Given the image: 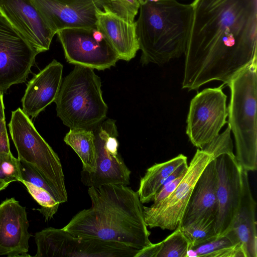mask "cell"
<instances>
[{
	"label": "cell",
	"mask_w": 257,
	"mask_h": 257,
	"mask_svg": "<svg viewBox=\"0 0 257 257\" xmlns=\"http://www.w3.org/2000/svg\"><path fill=\"white\" fill-rule=\"evenodd\" d=\"M182 89L227 84L257 58V0H194Z\"/></svg>",
	"instance_id": "1"
},
{
	"label": "cell",
	"mask_w": 257,
	"mask_h": 257,
	"mask_svg": "<svg viewBox=\"0 0 257 257\" xmlns=\"http://www.w3.org/2000/svg\"><path fill=\"white\" fill-rule=\"evenodd\" d=\"M89 208L76 214L63 228L84 237L122 243L140 250L152 244L137 192L122 185L90 187Z\"/></svg>",
	"instance_id": "2"
},
{
	"label": "cell",
	"mask_w": 257,
	"mask_h": 257,
	"mask_svg": "<svg viewBox=\"0 0 257 257\" xmlns=\"http://www.w3.org/2000/svg\"><path fill=\"white\" fill-rule=\"evenodd\" d=\"M135 22L143 65H162L184 54L191 28L192 4L177 0L140 1Z\"/></svg>",
	"instance_id": "3"
},
{
	"label": "cell",
	"mask_w": 257,
	"mask_h": 257,
	"mask_svg": "<svg viewBox=\"0 0 257 257\" xmlns=\"http://www.w3.org/2000/svg\"><path fill=\"white\" fill-rule=\"evenodd\" d=\"M256 63L255 58L227 84L230 89L228 124L235 140V157L247 172L257 169Z\"/></svg>",
	"instance_id": "4"
},
{
	"label": "cell",
	"mask_w": 257,
	"mask_h": 257,
	"mask_svg": "<svg viewBox=\"0 0 257 257\" xmlns=\"http://www.w3.org/2000/svg\"><path fill=\"white\" fill-rule=\"evenodd\" d=\"M93 70L75 65L62 80L54 102L57 116L70 129H92L106 116L101 80Z\"/></svg>",
	"instance_id": "5"
},
{
	"label": "cell",
	"mask_w": 257,
	"mask_h": 257,
	"mask_svg": "<svg viewBox=\"0 0 257 257\" xmlns=\"http://www.w3.org/2000/svg\"><path fill=\"white\" fill-rule=\"evenodd\" d=\"M9 127L18 159L38 172L52 190L57 201L60 203L67 201L60 160L38 132L29 116L21 108H17L12 112Z\"/></svg>",
	"instance_id": "6"
},
{
	"label": "cell",
	"mask_w": 257,
	"mask_h": 257,
	"mask_svg": "<svg viewBox=\"0 0 257 257\" xmlns=\"http://www.w3.org/2000/svg\"><path fill=\"white\" fill-rule=\"evenodd\" d=\"M36 257H135L139 250L122 243L74 235L63 228L36 232Z\"/></svg>",
	"instance_id": "7"
},
{
	"label": "cell",
	"mask_w": 257,
	"mask_h": 257,
	"mask_svg": "<svg viewBox=\"0 0 257 257\" xmlns=\"http://www.w3.org/2000/svg\"><path fill=\"white\" fill-rule=\"evenodd\" d=\"M213 159V154L205 149L197 150L175 190L159 203L143 207L148 226L151 228L159 227L163 230H174L180 225L198 179Z\"/></svg>",
	"instance_id": "8"
},
{
	"label": "cell",
	"mask_w": 257,
	"mask_h": 257,
	"mask_svg": "<svg viewBox=\"0 0 257 257\" xmlns=\"http://www.w3.org/2000/svg\"><path fill=\"white\" fill-rule=\"evenodd\" d=\"M223 85L203 89L191 100L186 134L193 146L199 149L215 139L227 122V96L222 91Z\"/></svg>",
	"instance_id": "9"
},
{
	"label": "cell",
	"mask_w": 257,
	"mask_h": 257,
	"mask_svg": "<svg viewBox=\"0 0 257 257\" xmlns=\"http://www.w3.org/2000/svg\"><path fill=\"white\" fill-rule=\"evenodd\" d=\"M115 122L109 118L92 128L95 135L96 168L92 173H81L82 181L89 187L130 184L131 171L118 153V132Z\"/></svg>",
	"instance_id": "10"
},
{
	"label": "cell",
	"mask_w": 257,
	"mask_h": 257,
	"mask_svg": "<svg viewBox=\"0 0 257 257\" xmlns=\"http://www.w3.org/2000/svg\"><path fill=\"white\" fill-rule=\"evenodd\" d=\"M39 53L0 13V90L25 82Z\"/></svg>",
	"instance_id": "11"
},
{
	"label": "cell",
	"mask_w": 257,
	"mask_h": 257,
	"mask_svg": "<svg viewBox=\"0 0 257 257\" xmlns=\"http://www.w3.org/2000/svg\"><path fill=\"white\" fill-rule=\"evenodd\" d=\"M96 28H66L56 33L67 61L104 70L115 65L118 57L106 39L99 41L93 36Z\"/></svg>",
	"instance_id": "12"
},
{
	"label": "cell",
	"mask_w": 257,
	"mask_h": 257,
	"mask_svg": "<svg viewBox=\"0 0 257 257\" xmlns=\"http://www.w3.org/2000/svg\"><path fill=\"white\" fill-rule=\"evenodd\" d=\"M31 1L56 34L66 28H96V10L110 8V0Z\"/></svg>",
	"instance_id": "13"
},
{
	"label": "cell",
	"mask_w": 257,
	"mask_h": 257,
	"mask_svg": "<svg viewBox=\"0 0 257 257\" xmlns=\"http://www.w3.org/2000/svg\"><path fill=\"white\" fill-rule=\"evenodd\" d=\"M214 159L217 174L218 201L215 229L218 237L229 230L237 212L241 196L242 168L234 153H223Z\"/></svg>",
	"instance_id": "14"
},
{
	"label": "cell",
	"mask_w": 257,
	"mask_h": 257,
	"mask_svg": "<svg viewBox=\"0 0 257 257\" xmlns=\"http://www.w3.org/2000/svg\"><path fill=\"white\" fill-rule=\"evenodd\" d=\"M0 13L39 53L49 49L56 34L31 0H0Z\"/></svg>",
	"instance_id": "15"
},
{
	"label": "cell",
	"mask_w": 257,
	"mask_h": 257,
	"mask_svg": "<svg viewBox=\"0 0 257 257\" xmlns=\"http://www.w3.org/2000/svg\"><path fill=\"white\" fill-rule=\"evenodd\" d=\"M26 207L14 198L0 204V255L30 256L29 240L31 234Z\"/></svg>",
	"instance_id": "16"
},
{
	"label": "cell",
	"mask_w": 257,
	"mask_h": 257,
	"mask_svg": "<svg viewBox=\"0 0 257 257\" xmlns=\"http://www.w3.org/2000/svg\"><path fill=\"white\" fill-rule=\"evenodd\" d=\"M63 65L53 60L27 84L21 102L23 111L34 118L55 101L62 81Z\"/></svg>",
	"instance_id": "17"
},
{
	"label": "cell",
	"mask_w": 257,
	"mask_h": 257,
	"mask_svg": "<svg viewBox=\"0 0 257 257\" xmlns=\"http://www.w3.org/2000/svg\"><path fill=\"white\" fill-rule=\"evenodd\" d=\"M96 29L101 32L117 54L119 60L128 61L139 50L135 22H129L109 7L96 11Z\"/></svg>",
	"instance_id": "18"
},
{
	"label": "cell",
	"mask_w": 257,
	"mask_h": 257,
	"mask_svg": "<svg viewBox=\"0 0 257 257\" xmlns=\"http://www.w3.org/2000/svg\"><path fill=\"white\" fill-rule=\"evenodd\" d=\"M217 186V170L213 159L198 179L179 226L202 218H216L218 211Z\"/></svg>",
	"instance_id": "19"
},
{
	"label": "cell",
	"mask_w": 257,
	"mask_h": 257,
	"mask_svg": "<svg viewBox=\"0 0 257 257\" xmlns=\"http://www.w3.org/2000/svg\"><path fill=\"white\" fill-rule=\"evenodd\" d=\"M248 172L242 169L239 204L229 230L238 238L245 257H257L256 203L251 191Z\"/></svg>",
	"instance_id": "20"
},
{
	"label": "cell",
	"mask_w": 257,
	"mask_h": 257,
	"mask_svg": "<svg viewBox=\"0 0 257 257\" xmlns=\"http://www.w3.org/2000/svg\"><path fill=\"white\" fill-rule=\"evenodd\" d=\"M187 163V157L179 154L169 160L155 164L149 168L141 179L137 191L141 202L143 204L153 201L169 176Z\"/></svg>",
	"instance_id": "21"
},
{
	"label": "cell",
	"mask_w": 257,
	"mask_h": 257,
	"mask_svg": "<svg viewBox=\"0 0 257 257\" xmlns=\"http://www.w3.org/2000/svg\"><path fill=\"white\" fill-rule=\"evenodd\" d=\"M64 141L76 152L82 164L81 173L95 171L96 154L95 135L92 129L73 128L66 134Z\"/></svg>",
	"instance_id": "22"
},
{
	"label": "cell",
	"mask_w": 257,
	"mask_h": 257,
	"mask_svg": "<svg viewBox=\"0 0 257 257\" xmlns=\"http://www.w3.org/2000/svg\"><path fill=\"white\" fill-rule=\"evenodd\" d=\"M191 249L197 257H245L241 244L231 229L212 241Z\"/></svg>",
	"instance_id": "23"
},
{
	"label": "cell",
	"mask_w": 257,
	"mask_h": 257,
	"mask_svg": "<svg viewBox=\"0 0 257 257\" xmlns=\"http://www.w3.org/2000/svg\"><path fill=\"white\" fill-rule=\"evenodd\" d=\"M215 218H202L178 226L188 239L190 249L217 237Z\"/></svg>",
	"instance_id": "24"
},
{
	"label": "cell",
	"mask_w": 257,
	"mask_h": 257,
	"mask_svg": "<svg viewBox=\"0 0 257 257\" xmlns=\"http://www.w3.org/2000/svg\"><path fill=\"white\" fill-rule=\"evenodd\" d=\"M162 242L157 257H187L190 244L179 227Z\"/></svg>",
	"instance_id": "25"
},
{
	"label": "cell",
	"mask_w": 257,
	"mask_h": 257,
	"mask_svg": "<svg viewBox=\"0 0 257 257\" xmlns=\"http://www.w3.org/2000/svg\"><path fill=\"white\" fill-rule=\"evenodd\" d=\"M26 187L28 191L41 206L37 209L47 221L51 219L58 211L60 203L46 190L37 187L28 182H21Z\"/></svg>",
	"instance_id": "26"
},
{
	"label": "cell",
	"mask_w": 257,
	"mask_h": 257,
	"mask_svg": "<svg viewBox=\"0 0 257 257\" xmlns=\"http://www.w3.org/2000/svg\"><path fill=\"white\" fill-rule=\"evenodd\" d=\"M0 180L9 184L21 182L20 161L12 153H0Z\"/></svg>",
	"instance_id": "27"
},
{
	"label": "cell",
	"mask_w": 257,
	"mask_h": 257,
	"mask_svg": "<svg viewBox=\"0 0 257 257\" xmlns=\"http://www.w3.org/2000/svg\"><path fill=\"white\" fill-rule=\"evenodd\" d=\"M140 6L139 0H110L111 11L131 23L135 22Z\"/></svg>",
	"instance_id": "28"
},
{
	"label": "cell",
	"mask_w": 257,
	"mask_h": 257,
	"mask_svg": "<svg viewBox=\"0 0 257 257\" xmlns=\"http://www.w3.org/2000/svg\"><path fill=\"white\" fill-rule=\"evenodd\" d=\"M19 161L21 182L22 181H25L37 187L43 188L48 191L54 198L52 190L38 172L25 162L21 160H19Z\"/></svg>",
	"instance_id": "29"
},
{
	"label": "cell",
	"mask_w": 257,
	"mask_h": 257,
	"mask_svg": "<svg viewBox=\"0 0 257 257\" xmlns=\"http://www.w3.org/2000/svg\"><path fill=\"white\" fill-rule=\"evenodd\" d=\"M11 153L5 119L0 120V153Z\"/></svg>",
	"instance_id": "30"
},
{
	"label": "cell",
	"mask_w": 257,
	"mask_h": 257,
	"mask_svg": "<svg viewBox=\"0 0 257 257\" xmlns=\"http://www.w3.org/2000/svg\"><path fill=\"white\" fill-rule=\"evenodd\" d=\"M162 247V242L152 243L139 250L135 257H157Z\"/></svg>",
	"instance_id": "31"
},
{
	"label": "cell",
	"mask_w": 257,
	"mask_h": 257,
	"mask_svg": "<svg viewBox=\"0 0 257 257\" xmlns=\"http://www.w3.org/2000/svg\"><path fill=\"white\" fill-rule=\"evenodd\" d=\"M3 94L4 92L0 90V120L5 119Z\"/></svg>",
	"instance_id": "32"
},
{
	"label": "cell",
	"mask_w": 257,
	"mask_h": 257,
	"mask_svg": "<svg viewBox=\"0 0 257 257\" xmlns=\"http://www.w3.org/2000/svg\"><path fill=\"white\" fill-rule=\"evenodd\" d=\"M10 184L6 183L4 181L0 180V191L3 190H4L6 188H7Z\"/></svg>",
	"instance_id": "33"
},
{
	"label": "cell",
	"mask_w": 257,
	"mask_h": 257,
	"mask_svg": "<svg viewBox=\"0 0 257 257\" xmlns=\"http://www.w3.org/2000/svg\"><path fill=\"white\" fill-rule=\"evenodd\" d=\"M140 1H150V2H157V1H158L159 0H139V2Z\"/></svg>",
	"instance_id": "34"
}]
</instances>
